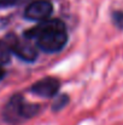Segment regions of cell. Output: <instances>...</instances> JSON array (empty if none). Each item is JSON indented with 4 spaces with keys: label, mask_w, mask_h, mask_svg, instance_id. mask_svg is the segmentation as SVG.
Masks as SVG:
<instances>
[{
    "label": "cell",
    "mask_w": 123,
    "mask_h": 125,
    "mask_svg": "<svg viewBox=\"0 0 123 125\" xmlns=\"http://www.w3.org/2000/svg\"><path fill=\"white\" fill-rule=\"evenodd\" d=\"M25 38L34 39L42 51L54 53L60 51L68 42V32L64 22L58 18L41 21L40 24L27 31Z\"/></svg>",
    "instance_id": "6da1fadb"
},
{
    "label": "cell",
    "mask_w": 123,
    "mask_h": 125,
    "mask_svg": "<svg viewBox=\"0 0 123 125\" xmlns=\"http://www.w3.org/2000/svg\"><path fill=\"white\" fill-rule=\"evenodd\" d=\"M40 106L36 103H30L24 100L19 94L13 95L4 108V118L8 123H18L23 119H29L38 114Z\"/></svg>",
    "instance_id": "7a4b0ae2"
},
{
    "label": "cell",
    "mask_w": 123,
    "mask_h": 125,
    "mask_svg": "<svg viewBox=\"0 0 123 125\" xmlns=\"http://www.w3.org/2000/svg\"><path fill=\"white\" fill-rule=\"evenodd\" d=\"M53 12V5L48 0H35L30 2L24 11V17L32 21H45Z\"/></svg>",
    "instance_id": "3957f363"
},
{
    "label": "cell",
    "mask_w": 123,
    "mask_h": 125,
    "mask_svg": "<svg viewBox=\"0 0 123 125\" xmlns=\"http://www.w3.org/2000/svg\"><path fill=\"white\" fill-rule=\"evenodd\" d=\"M13 53H16L19 58L27 62H33L38 57V50L36 47L30 42L29 39L25 38V40H17L15 39L8 46Z\"/></svg>",
    "instance_id": "277c9868"
},
{
    "label": "cell",
    "mask_w": 123,
    "mask_h": 125,
    "mask_svg": "<svg viewBox=\"0 0 123 125\" xmlns=\"http://www.w3.org/2000/svg\"><path fill=\"white\" fill-rule=\"evenodd\" d=\"M59 87H60V83L57 78L46 77L33 84L30 91L41 97H53L59 91Z\"/></svg>",
    "instance_id": "5b68a950"
},
{
    "label": "cell",
    "mask_w": 123,
    "mask_h": 125,
    "mask_svg": "<svg viewBox=\"0 0 123 125\" xmlns=\"http://www.w3.org/2000/svg\"><path fill=\"white\" fill-rule=\"evenodd\" d=\"M68 102H69V96H68L66 94H62V95H59V96L54 100V102H53V104H52V109H53V112H58V111H60L62 108H64V107L68 104Z\"/></svg>",
    "instance_id": "8992f818"
},
{
    "label": "cell",
    "mask_w": 123,
    "mask_h": 125,
    "mask_svg": "<svg viewBox=\"0 0 123 125\" xmlns=\"http://www.w3.org/2000/svg\"><path fill=\"white\" fill-rule=\"evenodd\" d=\"M111 17H112L114 24L118 29L123 31V11H114L112 15H111Z\"/></svg>",
    "instance_id": "52a82bcc"
},
{
    "label": "cell",
    "mask_w": 123,
    "mask_h": 125,
    "mask_svg": "<svg viewBox=\"0 0 123 125\" xmlns=\"http://www.w3.org/2000/svg\"><path fill=\"white\" fill-rule=\"evenodd\" d=\"M5 74H6L5 69H4V68H2V67L0 66V80H1V79H2L4 77H5Z\"/></svg>",
    "instance_id": "ba28073f"
}]
</instances>
